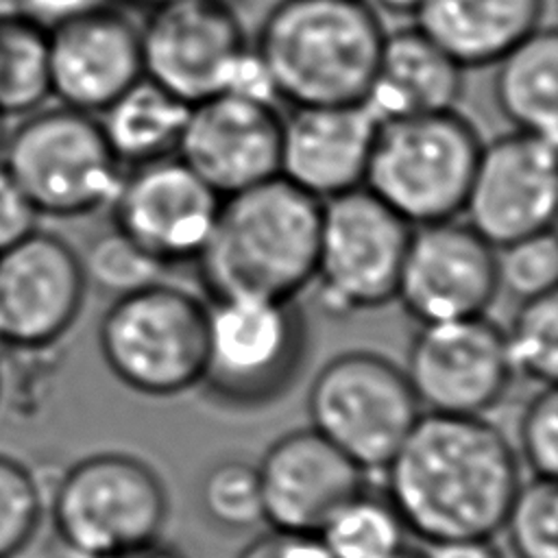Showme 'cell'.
Wrapping results in <instances>:
<instances>
[{"label":"cell","instance_id":"cell-19","mask_svg":"<svg viewBox=\"0 0 558 558\" xmlns=\"http://www.w3.org/2000/svg\"><path fill=\"white\" fill-rule=\"evenodd\" d=\"M264 521L272 530L318 534L364 490V473L314 427L279 436L259 458Z\"/></svg>","mask_w":558,"mask_h":558},{"label":"cell","instance_id":"cell-37","mask_svg":"<svg viewBox=\"0 0 558 558\" xmlns=\"http://www.w3.org/2000/svg\"><path fill=\"white\" fill-rule=\"evenodd\" d=\"M421 558H504L493 538H453L427 543Z\"/></svg>","mask_w":558,"mask_h":558},{"label":"cell","instance_id":"cell-6","mask_svg":"<svg viewBox=\"0 0 558 558\" xmlns=\"http://www.w3.org/2000/svg\"><path fill=\"white\" fill-rule=\"evenodd\" d=\"M144 76L185 105L220 92L275 100L227 0H155L140 22Z\"/></svg>","mask_w":558,"mask_h":558},{"label":"cell","instance_id":"cell-33","mask_svg":"<svg viewBox=\"0 0 558 558\" xmlns=\"http://www.w3.org/2000/svg\"><path fill=\"white\" fill-rule=\"evenodd\" d=\"M519 451L536 477L558 473V390L556 384L541 386L525 403L519 418Z\"/></svg>","mask_w":558,"mask_h":558},{"label":"cell","instance_id":"cell-4","mask_svg":"<svg viewBox=\"0 0 558 558\" xmlns=\"http://www.w3.org/2000/svg\"><path fill=\"white\" fill-rule=\"evenodd\" d=\"M482 140L456 109L377 120L364 187L408 225L462 216Z\"/></svg>","mask_w":558,"mask_h":558},{"label":"cell","instance_id":"cell-41","mask_svg":"<svg viewBox=\"0 0 558 558\" xmlns=\"http://www.w3.org/2000/svg\"><path fill=\"white\" fill-rule=\"evenodd\" d=\"M2 388H4V366H2V351H0V401H2Z\"/></svg>","mask_w":558,"mask_h":558},{"label":"cell","instance_id":"cell-25","mask_svg":"<svg viewBox=\"0 0 558 558\" xmlns=\"http://www.w3.org/2000/svg\"><path fill=\"white\" fill-rule=\"evenodd\" d=\"M48 100V28L15 9L0 11V116L22 118Z\"/></svg>","mask_w":558,"mask_h":558},{"label":"cell","instance_id":"cell-17","mask_svg":"<svg viewBox=\"0 0 558 558\" xmlns=\"http://www.w3.org/2000/svg\"><path fill=\"white\" fill-rule=\"evenodd\" d=\"M499 292L497 248L458 218L412 227L395 301L418 323L482 316Z\"/></svg>","mask_w":558,"mask_h":558},{"label":"cell","instance_id":"cell-29","mask_svg":"<svg viewBox=\"0 0 558 558\" xmlns=\"http://www.w3.org/2000/svg\"><path fill=\"white\" fill-rule=\"evenodd\" d=\"M501 530L517 558H558L556 480L532 475V480L521 482L506 510Z\"/></svg>","mask_w":558,"mask_h":558},{"label":"cell","instance_id":"cell-15","mask_svg":"<svg viewBox=\"0 0 558 558\" xmlns=\"http://www.w3.org/2000/svg\"><path fill=\"white\" fill-rule=\"evenodd\" d=\"M220 201L201 177L170 155L124 170L109 203L111 227L170 268L196 262Z\"/></svg>","mask_w":558,"mask_h":558},{"label":"cell","instance_id":"cell-21","mask_svg":"<svg viewBox=\"0 0 558 558\" xmlns=\"http://www.w3.org/2000/svg\"><path fill=\"white\" fill-rule=\"evenodd\" d=\"M462 87L464 68L412 24L386 31L364 105L377 120L447 111Z\"/></svg>","mask_w":558,"mask_h":558},{"label":"cell","instance_id":"cell-27","mask_svg":"<svg viewBox=\"0 0 558 558\" xmlns=\"http://www.w3.org/2000/svg\"><path fill=\"white\" fill-rule=\"evenodd\" d=\"M506 351L514 375L538 386H551L558 377V296L547 292L519 303L504 329Z\"/></svg>","mask_w":558,"mask_h":558},{"label":"cell","instance_id":"cell-23","mask_svg":"<svg viewBox=\"0 0 558 558\" xmlns=\"http://www.w3.org/2000/svg\"><path fill=\"white\" fill-rule=\"evenodd\" d=\"M493 65V96L501 116L517 131L556 142L558 35L554 26H538Z\"/></svg>","mask_w":558,"mask_h":558},{"label":"cell","instance_id":"cell-9","mask_svg":"<svg viewBox=\"0 0 558 558\" xmlns=\"http://www.w3.org/2000/svg\"><path fill=\"white\" fill-rule=\"evenodd\" d=\"M307 323L294 301L216 299L207 303V355L201 386L229 408L281 397L303 368Z\"/></svg>","mask_w":558,"mask_h":558},{"label":"cell","instance_id":"cell-26","mask_svg":"<svg viewBox=\"0 0 558 558\" xmlns=\"http://www.w3.org/2000/svg\"><path fill=\"white\" fill-rule=\"evenodd\" d=\"M405 525L388 499L360 493L316 534L331 558H399Z\"/></svg>","mask_w":558,"mask_h":558},{"label":"cell","instance_id":"cell-36","mask_svg":"<svg viewBox=\"0 0 558 558\" xmlns=\"http://www.w3.org/2000/svg\"><path fill=\"white\" fill-rule=\"evenodd\" d=\"M109 4H120V0H13L15 11L46 28Z\"/></svg>","mask_w":558,"mask_h":558},{"label":"cell","instance_id":"cell-13","mask_svg":"<svg viewBox=\"0 0 558 558\" xmlns=\"http://www.w3.org/2000/svg\"><path fill=\"white\" fill-rule=\"evenodd\" d=\"M403 373L421 408L464 416L495 408L514 379L504 329L484 314L421 325Z\"/></svg>","mask_w":558,"mask_h":558},{"label":"cell","instance_id":"cell-35","mask_svg":"<svg viewBox=\"0 0 558 558\" xmlns=\"http://www.w3.org/2000/svg\"><path fill=\"white\" fill-rule=\"evenodd\" d=\"M238 558H331L316 534L272 530L244 545Z\"/></svg>","mask_w":558,"mask_h":558},{"label":"cell","instance_id":"cell-42","mask_svg":"<svg viewBox=\"0 0 558 558\" xmlns=\"http://www.w3.org/2000/svg\"><path fill=\"white\" fill-rule=\"evenodd\" d=\"M399 558H421V554H418V551H412V549H405Z\"/></svg>","mask_w":558,"mask_h":558},{"label":"cell","instance_id":"cell-43","mask_svg":"<svg viewBox=\"0 0 558 558\" xmlns=\"http://www.w3.org/2000/svg\"><path fill=\"white\" fill-rule=\"evenodd\" d=\"M148 2H155V0H148Z\"/></svg>","mask_w":558,"mask_h":558},{"label":"cell","instance_id":"cell-16","mask_svg":"<svg viewBox=\"0 0 558 558\" xmlns=\"http://www.w3.org/2000/svg\"><path fill=\"white\" fill-rule=\"evenodd\" d=\"M281 120L268 98L220 92L190 105L174 157L225 198L279 177Z\"/></svg>","mask_w":558,"mask_h":558},{"label":"cell","instance_id":"cell-11","mask_svg":"<svg viewBox=\"0 0 558 558\" xmlns=\"http://www.w3.org/2000/svg\"><path fill=\"white\" fill-rule=\"evenodd\" d=\"M410 233L364 185L323 201L312 279L320 310L349 316L395 301Z\"/></svg>","mask_w":558,"mask_h":558},{"label":"cell","instance_id":"cell-18","mask_svg":"<svg viewBox=\"0 0 558 558\" xmlns=\"http://www.w3.org/2000/svg\"><path fill=\"white\" fill-rule=\"evenodd\" d=\"M52 100L92 116L144 76L140 22L109 4L48 28Z\"/></svg>","mask_w":558,"mask_h":558},{"label":"cell","instance_id":"cell-12","mask_svg":"<svg viewBox=\"0 0 558 558\" xmlns=\"http://www.w3.org/2000/svg\"><path fill=\"white\" fill-rule=\"evenodd\" d=\"M87 277L81 253L37 227L0 253V351L52 349L76 323Z\"/></svg>","mask_w":558,"mask_h":558},{"label":"cell","instance_id":"cell-28","mask_svg":"<svg viewBox=\"0 0 558 558\" xmlns=\"http://www.w3.org/2000/svg\"><path fill=\"white\" fill-rule=\"evenodd\" d=\"M205 517L229 532H244L264 521L257 466L242 458L211 464L198 486Z\"/></svg>","mask_w":558,"mask_h":558},{"label":"cell","instance_id":"cell-34","mask_svg":"<svg viewBox=\"0 0 558 558\" xmlns=\"http://www.w3.org/2000/svg\"><path fill=\"white\" fill-rule=\"evenodd\" d=\"M39 220L35 207L0 161V253L33 233Z\"/></svg>","mask_w":558,"mask_h":558},{"label":"cell","instance_id":"cell-40","mask_svg":"<svg viewBox=\"0 0 558 558\" xmlns=\"http://www.w3.org/2000/svg\"><path fill=\"white\" fill-rule=\"evenodd\" d=\"M7 118L0 116V153H2V144H4V137H7Z\"/></svg>","mask_w":558,"mask_h":558},{"label":"cell","instance_id":"cell-20","mask_svg":"<svg viewBox=\"0 0 558 558\" xmlns=\"http://www.w3.org/2000/svg\"><path fill=\"white\" fill-rule=\"evenodd\" d=\"M375 126L364 102L292 107L281 120L279 177L318 201L362 187Z\"/></svg>","mask_w":558,"mask_h":558},{"label":"cell","instance_id":"cell-24","mask_svg":"<svg viewBox=\"0 0 558 558\" xmlns=\"http://www.w3.org/2000/svg\"><path fill=\"white\" fill-rule=\"evenodd\" d=\"M190 105L146 76L131 85L96 118L122 166H140L174 155Z\"/></svg>","mask_w":558,"mask_h":558},{"label":"cell","instance_id":"cell-32","mask_svg":"<svg viewBox=\"0 0 558 558\" xmlns=\"http://www.w3.org/2000/svg\"><path fill=\"white\" fill-rule=\"evenodd\" d=\"M497 281L519 301L556 292L558 244L554 229L497 248Z\"/></svg>","mask_w":558,"mask_h":558},{"label":"cell","instance_id":"cell-2","mask_svg":"<svg viewBox=\"0 0 558 558\" xmlns=\"http://www.w3.org/2000/svg\"><path fill=\"white\" fill-rule=\"evenodd\" d=\"M320 209L283 177L225 196L196 257L209 299L294 301L314 279Z\"/></svg>","mask_w":558,"mask_h":558},{"label":"cell","instance_id":"cell-38","mask_svg":"<svg viewBox=\"0 0 558 558\" xmlns=\"http://www.w3.org/2000/svg\"><path fill=\"white\" fill-rule=\"evenodd\" d=\"M109 558H185V556L181 551H177L174 547L163 545L161 541H153V543L126 549L122 554L109 556Z\"/></svg>","mask_w":558,"mask_h":558},{"label":"cell","instance_id":"cell-3","mask_svg":"<svg viewBox=\"0 0 558 558\" xmlns=\"http://www.w3.org/2000/svg\"><path fill=\"white\" fill-rule=\"evenodd\" d=\"M386 28L368 0H277L251 41L272 98L364 102Z\"/></svg>","mask_w":558,"mask_h":558},{"label":"cell","instance_id":"cell-5","mask_svg":"<svg viewBox=\"0 0 558 558\" xmlns=\"http://www.w3.org/2000/svg\"><path fill=\"white\" fill-rule=\"evenodd\" d=\"M0 161L39 218L59 220L109 207L124 174L98 118L59 102L17 118Z\"/></svg>","mask_w":558,"mask_h":558},{"label":"cell","instance_id":"cell-7","mask_svg":"<svg viewBox=\"0 0 558 558\" xmlns=\"http://www.w3.org/2000/svg\"><path fill=\"white\" fill-rule=\"evenodd\" d=\"M98 349L126 388L174 397L201 386L207 355V303L155 281L113 296L98 323Z\"/></svg>","mask_w":558,"mask_h":558},{"label":"cell","instance_id":"cell-8","mask_svg":"<svg viewBox=\"0 0 558 558\" xmlns=\"http://www.w3.org/2000/svg\"><path fill=\"white\" fill-rule=\"evenodd\" d=\"M57 538L78 558H109L159 541L168 493L142 458L98 451L72 462L46 493Z\"/></svg>","mask_w":558,"mask_h":558},{"label":"cell","instance_id":"cell-14","mask_svg":"<svg viewBox=\"0 0 558 558\" xmlns=\"http://www.w3.org/2000/svg\"><path fill=\"white\" fill-rule=\"evenodd\" d=\"M556 142L512 131L482 142L462 214L495 248L551 229Z\"/></svg>","mask_w":558,"mask_h":558},{"label":"cell","instance_id":"cell-31","mask_svg":"<svg viewBox=\"0 0 558 558\" xmlns=\"http://www.w3.org/2000/svg\"><path fill=\"white\" fill-rule=\"evenodd\" d=\"M81 264L87 286L109 292L111 296L161 281L163 272L168 270L113 227L87 244L85 253H81Z\"/></svg>","mask_w":558,"mask_h":558},{"label":"cell","instance_id":"cell-22","mask_svg":"<svg viewBox=\"0 0 558 558\" xmlns=\"http://www.w3.org/2000/svg\"><path fill=\"white\" fill-rule=\"evenodd\" d=\"M547 0H418L414 26L460 68L499 61L543 26Z\"/></svg>","mask_w":558,"mask_h":558},{"label":"cell","instance_id":"cell-30","mask_svg":"<svg viewBox=\"0 0 558 558\" xmlns=\"http://www.w3.org/2000/svg\"><path fill=\"white\" fill-rule=\"evenodd\" d=\"M46 519V490L37 473L0 451V558H17Z\"/></svg>","mask_w":558,"mask_h":558},{"label":"cell","instance_id":"cell-1","mask_svg":"<svg viewBox=\"0 0 558 558\" xmlns=\"http://www.w3.org/2000/svg\"><path fill=\"white\" fill-rule=\"evenodd\" d=\"M388 501L425 543L493 538L521 484L514 447L484 416L425 412L384 469Z\"/></svg>","mask_w":558,"mask_h":558},{"label":"cell","instance_id":"cell-10","mask_svg":"<svg viewBox=\"0 0 558 558\" xmlns=\"http://www.w3.org/2000/svg\"><path fill=\"white\" fill-rule=\"evenodd\" d=\"M307 414L362 471H384L423 412L401 366L373 351H344L316 373Z\"/></svg>","mask_w":558,"mask_h":558},{"label":"cell","instance_id":"cell-39","mask_svg":"<svg viewBox=\"0 0 558 558\" xmlns=\"http://www.w3.org/2000/svg\"><path fill=\"white\" fill-rule=\"evenodd\" d=\"M377 11H388L395 15H412L418 0H368Z\"/></svg>","mask_w":558,"mask_h":558}]
</instances>
